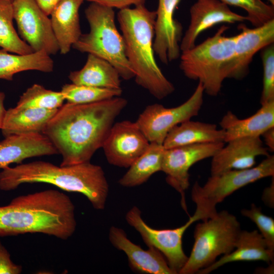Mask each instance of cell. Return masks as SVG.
<instances>
[{"mask_svg": "<svg viewBox=\"0 0 274 274\" xmlns=\"http://www.w3.org/2000/svg\"><path fill=\"white\" fill-rule=\"evenodd\" d=\"M127 104L120 96L89 104L66 102L59 108L42 133L61 155L60 165L89 162Z\"/></svg>", "mask_w": 274, "mask_h": 274, "instance_id": "1", "label": "cell"}, {"mask_svg": "<svg viewBox=\"0 0 274 274\" xmlns=\"http://www.w3.org/2000/svg\"><path fill=\"white\" fill-rule=\"evenodd\" d=\"M76 226L75 206L59 190L20 195L0 207V236L40 233L66 240Z\"/></svg>", "mask_w": 274, "mask_h": 274, "instance_id": "2", "label": "cell"}, {"mask_svg": "<svg viewBox=\"0 0 274 274\" xmlns=\"http://www.w3.org/2000/svg\"><path fill=\"white\" fill-rule=\"evenodd\" d=\"M52 184L68 192L85 195L93 207L105 208L109 184L102 167L89 162L57 166L44 161H35L10 166L0 172V189L9 191L25 183Z\"/></svg>", "mask_w": 274, "mask_h": 274, "instance_id": "3", "label": "cell"}, {"mask_svg": "<svg viewBox=\"0 0 274 274\" xmlns=\"http://www.w3.org/2000/svg\"><path fill=\"white\" fill-rule=\"evenodd\" d=\"M156 11L145 5L119 10L117 19L125 43L126 55L134 73L136 83L158 99L175 91L154 56Z\"/></svg>", "mask_w": 274, "mask_h": 274, "instance_id": "4", "label": "cell"}, {"mask_svg": "<svg viewBox=\"0 0 274 274\" xmlns=\"http://www.w3.org/2000/svg\"><path fill=\"white\" fill-rule=\"evenodd\" d=\"M228 27H220L214 35L191 49L182 51L180 68L184 75L198 81L210 96L220 93L228 78L234 55L236 35L226 37Z\"/></svg>", "mask_w": 274, "mask_h": 274, "instance_id": "5", "label": "cell"}, {"mask_svg": "<svg viewBox=\"0 0 274 274\" xmlns=\"http://www.w3.org/2000/svg\"><path fill=\"white\" fill-rule=\"evenodd\" d=\"M85 14L90 30L82 34L72 47L107 60L124 80L134 78L126 55L123 36L116 26L114 9L91 3L85 9Z\"/></svg>", "mask_w": 274, "mask_h": 274, "instance_id": "6", "label": "cell"}, {"mask_svg": "<svg viewBox=\"0 0 274 274\" xmlns=\"http://www.w3.org/2000/svg\"><path fill=\"white\" fill-rule=\"evenodd\" d=\"M241 230L237 218L225 210L197 224L192 249L179 273H197L214 263L218 256L231 252Z\"/></svg>", "mask_w": 274, "mask_h": 274, "instance_id": "7", "label": "cell"}, {"mask_svg": "<svg viewBox=\"0 0 274 274\" xmlns=\"http://www.w3.org/2000/svg\"><path fill=\"white\" fill-rule=\"evenodd\" d=\"M274 176V156L269 155L260 163L243 169H232L211 176L203 186L196 182L192 187L191 198L196 210L207 220L217 213L216 206L238 189L261 179Z\"/></svg>", "mask_w": 274, "mask_h": 274, "instance_id": "8", "label": "cell"}, {"mask_svg": "<svg viewBox=\"0 0 274 274\" xmlns=\"http://www.w3.org/2000/svg\"><path fill=\"white\" fill-rule=\"evenodd\" d=\"M204 89L200 83L184 103L174 108L162 105H148L135 121L150 143L163 144L174 126L198 115L203 102Z\"/></svg>", "mask_w": 274, "mask_h": 274, "instance_id": "9", "label": "cell"}, {"mask_svg": "<svg viewBox=\"0 0 274 274\" xmlns=\"http://www.w3.org/2000/svg\"><path fill=\"white\" fill-rule=\"evenodd\" d=\"M125 219L128 224L138 231L148 247H154L163 255L169 267L176 274L179 273L188 259L182 246L184 233L193 222L202 220V216L195 210L188 221L179 227L156 229L143 220L141 211L133 206L126 213Z\"/></svg>", "mask_w": 274, "mask_h": 274, "instance_id": "10", "label": "cell"}, {"mask_svg": "<svg viewBox=\"0 0 274 274\" xmlns=\"http://www.w3.org/2000/svg\"><path fill=\"white\" fill-rule=\"evenodd\" d=\"M13 8L20 37L33 52L50 55L59 51L50 18L35 0H13Z\"/></svg>", "mask_w": 274, "mask_h": 274, "instance_id": "11", "label": "cell"}, {"mask_svg": "<svg viewBox=\"0 0 274 274\" xmlns=\"http://www.w3.org/2000/svg\"><path fill=\"white\" fill-rule=\"evenodd\" d=\"M224 143L196 144L165 149L161 171L166 175V182L180 193L182 208L187 213L185 192L189 186V169L197 162L212 157Z\"/></svg>", "mask_w": 274, "mask_h": 274, "instance_id": "12", "label": "cell"}, {"mask_svg": "<svg viewBox=\"0 0 274 274\" xmlns=\"http://www.w3.org/2000/svg\"><path fill=\"white\" fill-rule=\"evenodd\" d=\"M150 142L136 122L114 123L102 146L108 162L129 167L148 149Z\"/></svg>", "mask_w": 274, "mask_h": 274, "instance_id": "13", "label": "cell"}, {"mask_svg": "<svg viewBox=\"0 0 274 274\" xmlns=\"http://www.w3.org/2000/svg\"><path fill=\"white\" fill-rule=\"evenodd\" d=\"M189 12V25L180 42L181 52L195 46L199 35L216 24L247 20L246 16L233 12L229 6L219 0H197Z\"/></svg>", "mask_w": 274, "mask_h": 274, "instance_id": "14", "label": "cell"}, {"mask_svg": "<svg viewBox=\"0 0 274 274\" xmlns=\"http://www.w3.org/2000/svg\"><path fill=\"white\" fill-rule=\"evenodd\" d=\"M155 23L153 49L164 64L174 61L181 55L180 42L183 27L175 19V11L181 0H158Z\"/></svg>", "mask_w": 274, "mask_h": 274, "instance_id": "15", "label": "cell"}, {"mask_svg": "<svg viewBox=\"0 0 274 274\" xmlns=\"http://www.w3.org/2000/svg\"><path fill=\"white\" fill-rule=\"evenodd\" d=\"M227 143L212 157L211 176L252 167L257 157L269 155L260 136L241 138Z\"/></svg>", "mask_w": 274, "mask_h": 274, "instance_id": "16", "label": "cell"}, {"mask_svg": "<svg viewBox=\"0 0 274 274\" xmlns=\"http://www.w3.org/2000/svg\"><path fill=\"white\" fill-rule=\"evenodd\" d=\"M234 55L228 78L241 80L248 74L254 56L259 51L274 42V19L253 28L244 24L239 26Z\"/></svg>", "mask_w": 274, "mask_h": 274, "instance_id": "17", "label": "cell"}, {"mask_svg": "<svg viewBox=\"0 0 274 274\" xmlns=\"http://www.w3.org/2000/svg\"><path fill=\"white\" fill-rule=\"evenodd\" d=\"M109 240L116 249L126 255L133 270L148 274H175L163 255L157 249L149 247L147 250L130 241L121 228L112 226Z\"/></svg>", "mask_w": 274, "mask_h": 274, "instance_id": "18", "label": "cell"}, {"mask_svg": "<svg viewBox=\"0 0 274 274\" xmlns=\"http://www.w3.org/2000/svg\"><path fill=\"white\" fill-rule=\"evenodd\" d=\"M57 154L55 148L43 133L11 135L0 141V168L21 163L27 158Z\"/></svg>", "mask_w": 274, "mask_h": 274, "instance_id": "19", "label": "cell"}, {"mask_svg": "<svg viewBox=\"0 0 274 274\" xmlns=\"http://www.w3.org/2000/svg\"><path fill=\"white\" fill-rule=\"evenodd\" d=\"M219 124L225 132V143L241 138L260 136L274 127V99L261 105L255 114L245 119H239L228 111Z\"/></svg>", "mask_w": 274, "mask_h": 274, "instance_id": "20", "label": "cell"}, {"mask_svg": "<svg viewBox=\"0 0 274 274\" xmlns=\"http://www.w3.org/2000/svg\"><path fill=\"white\" fill-rule=\"evenodd\" d=\"M85 0H60L50 15L54 33L62 54H66L82 34L79 9Z\"/></svg>", "mask_w": 274, "mask_h": 274, "instance_id": "21", "label": "cell"}, {"mask_svg": "<svg viewBox=\"0 0 274 274\" xmlns=\"http://www.w3.org/2000/svg\"><path fill=\"white\" fill-rule=\"evenodd\" d=\"M235 249L197 273L208 274L226 263L236 261H263L269 264L273 263L274 252L268 249L264 238L257 230H241Z\"/></svg>", "mask_w": 274, "mask_h": 274, "instance_id": "22", "label": "cell"}, {"mask_svg": "<svg viewBox=\"0 0 274 274\" xmlns=\"http://www.w3.org/2000/svg\"><path fill=\"white\" fill-rule=\"evenodd\" d=\"M58 109L15 107L6 111L1 128L6 137L14 134L42 133Z\"/></svg>", "mask_w": 274, "mask_h": 274, "instance_id": "23", "label": "cell"}, {"mask_svg": "<svg viewBox=\"0 0 274 274\" xmlns=\"http://www.w3.org/2000/svg\"><path fill=\"white\" fill-rule=\"evenodd\" d=\"M224 130L218 129L215 124L190 119L171 129L162 145L167 149L196 144L224 142Z\"/></svg>", "mask_w": 274, "mask_h": 274, "instance_id": "24", "label": "cell"}, {"mask_svg": "<svg viewBox=\"0 0 274 274\" xmlns=\"http://www.w3.org/2000/svg\"><path fill=\"white\" fill-rule=\"evenodd\" d=\"M120 75L116 68L107 60L88 54L83 67L71 72L68 78L72 83L93 87L121 88Z\"/></svg>", "mask_w": 274, "mask_h": 274, "instance_id": "25", "label": "cell"}, {"mask_svg": "<svg viewBox=\"0 0 274 274\" xmlns=\"http://www.w3.org/2000/svg\"><path fill=\"white\" fill-rule=\"evenodd\" d=\"M50 55L44 51L28 54H11L0 50V79L12 81L15 74L35 70L44 73L53 71L54 62Z\"/></svg>", "mask_w": 274, "mask_h": 274, "instance_id": "26", "label": "cell"}, {"mask_svg": "<svg viewBox=\"0 0 274 274\" xmlns=\"http://www.w3.org/2000/svg\"><path fill=\"white\" fill-rule=\"evenodd\" d=\"M165 149L162 144L150 143L146 151L129 167L118 181L125 187H132L146 182L154 174L161 171Z\"/></svg>", "mask_w": 274, "mask_h": 274, "instance_id": "27", "label": "cell"}, {"mask_svg": "<svg viewBox=\"0 0 274 274\" xmlns=\"http://www.w3.org/2000/svg\"><path fill=\"white\" fill-rule=\"evenodd\" d=\"M13 0H0V47L9 52L25 55L33 52L18 35L13 24Z\"/></svg>", "mask_w": 274, "mask_h": 274, "instance_id": "28", "label": "cell"}, {"mask_svg": "<svg viewBox=\"0 0 274 274\" xmlns=\"http://www.w3.org/2000/svg\"><path fill=\"white\" fill-rule=\"evenodd\" d=\"M67 102L73 104H89L121 96V88H107L65 84L60 91Z\"/></svg>", "mask_w": 274, "mask_h": 274, "instance_id": "29", "label": "cell"}, {"mask_svg": "<svg viewBox=\"0 0 274 274\" xmlns=\"http://www.w3.org/2000/svg\"><path fill=\"white\" fill-rule=\"evenodd\" d=\"M64 100L61 91L49 90L41 85L34 84L20 97L16 107L58 109L63 105Z\"/></svg>", "mask_w": 274, "mask_h": 274, "instance_id": "30", "label": "cell"}, {"mask_svg": "<svg viewBox=\"0 0 274 274\" xmlns=\"http://www.w3.org/2000/svg\"><path fill=\"white\" fill-rule=\"evenodd\" d=\"M228 6L241 8L247 13V20L254 26L263 25L274 19L273 6L262 0H219Z\"/></svg>", "mask_w": 274, "mask_h": 274, "instance_id": "31", "label": "cell"}, {"mask_svg": "<svg viewBox=\"0 0 274 274\" xmlns=\"http://www.w3.org/2000/svg\"><path fill=\"white\" fill-rule=\"evenodd\" d=\"M263 65V87L260 104L274 99V45L270 44L261 50Z\"/></svg>", "mask_w": 274, "mask_h": 274, "instance_id": "32", "label": "cell"}, {"mask_svg": "<svg viewBox=\"0 0 274 274\" xmlns=\"http://www.w3.org/2000/svg\"><path fill=\"white\" fill-rule=\"evenodd\" d=\"M243 216L250 219L255 223L260 233L264 238L269 250L274 252V220L262 213L261 209L254 203L250 209L241 211Z\"/></svg>", "mask_w": 274, "mask_h": 274, "instance_id": "33", "label": "cell"}, {"mask_svg": "<svg viewBox=\"0 0 274 274\" xmlns=\"http://www.w3.org/2000/svg\"><path fill=\"white\" fill-rule=\"evenodd\" d=\"M22 270L21 265L12 261L10 253L0 241V274H20Z\"/></svg>", "mask_w": 274, "mask_h": 274, "instance_id": "34", "label": "cell"}, {"mask_svg": "<svg viewBox=\"0 0 274 274\" xmlns=\"http://www.w3.org/2000/svg\"><path fill=\"white\" fill-rule=\"evenodd\" d=\"M101 5L119 10L130 8V6L138 7L145 5L146 0H85Z\"/></svg>", "mask_w": 274, "mask_h": 274, "instance_id": "35", "label": "cell"}, {"mask_svg": "<svg viewBox=\"0 0 274 274\" xmlns=\"http://www.w3.org/2000/svg\"><path fill=\"white\" fill-rule=\"evenodd\" d=\"M262 199L267 206L273 208L274 206V179L272 177L271 183L269 187L264 189Z\"/></svg>", "mask_w": 274, "mask_h": 274, "instance_id": "36", "label": "cell"}, {"mask_svg": "<svg viewBox=\"0 0 274 274\" xmlns=\"http://www.w3.org/2000/svg\"><path fill=\"white\" fill-rule=\"evenodd\" d=\"M39 7L47 15L52 11L60 0H35Z\"/></svg>", "mask_w": 274, "mask_h": 274, "instance_id": "37", "label": "cell"}, {"mask_svg": "<svg viewBox=\"0 0 274 274\" xmlns=\"http://www.w3.org/2000/svg\"><path fill=\"white\" fill-rule=\"evenodd\" d=\"M261 136H263L264 144L268 150L273 152L274 150V127L267 129Z\"/></svg>", "mask_w": 274, "mask_h": 274, "instance_id": "38", "label": "cell"}, {"mask_svg": "<svg viewBox=\"0 0 274 274\" xmlns=\"http://www.w3.org/2000/svg\"><path fill=\"white\" fill-rule=\"evenodd\" d=\"M5 98V93L0 91V129L2 128L7 111L4 107Z\"/></svg>", "mask_w": 274, "mask_h": 274, "instance_id": "39", "label": "cell"}, {"mask_svg": "<svg viewBox=\"0 0 274 274\" xmlns=\"http://www.w3.org/2000/svg\"><path fill=\"white\" fill-rule=\"evenodd\" d=\"M271 4V5L273 6V0H268Z\"/></svg>", "mask_w": 274, "mask_h": 274, "instance_id": "40", "label": "cell"}]
</instances>
